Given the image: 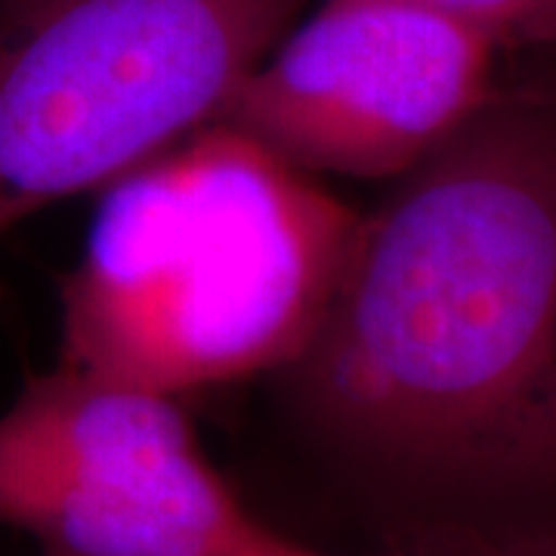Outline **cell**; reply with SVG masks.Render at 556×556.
<instances>
[{"label": "cell", "instance_id": "cell-2", "mask_svg": "<svg viewBox=\"0 0 556 556\" xmlns=\"http://www.w3.org/2000/svg\"><path fill=\"white\" fill-rule=\"evenodd\" d=\"M362 214L214 121L100 192L62 281V365L177 399L285 371L338 291Z\"/></svg>", "mask_w": 556, "mask_h": 556}, {"label": "cell", "instance_id": "cell-7", "mask_svg": "<svg viewBox=\"0 0 556 556\" xmlns=\"http://www.w3.org/2000/svg\"><path fill=\"white\" fill-rule=\"evenodd\" d=\"M380 556H556V532H544V535L405 532L380 541Z\"/></svg>", "mask_w": 556, "mask_h": 556}, {"label": "cell", "instance_id": "cell-3", "mask_svg": "<svg viewBox=\"0 0 556 556\" xmlns=\"http://www.w3.org/2000/svg\"><path fill=\"white\" fill-rule=\"evenodd\" d=\"M306 0H0V236L214 124Z\"/></svg>", "mask_w": 556, "mask_h": 556}, {"label": "cell", "instance_id": "cell-8", "mask_svg": "<svg viewBox=\"0 0 556 556\" xmlns=\"http://www.w3.org/2000/svg\"><path fill=\"white\" fill-rule=\"evenodd\" d=\"M248 556H334V554H325V551H318V547H313V544H306V541H300V538L281 532V529L273 526V522H266Z\"/></svg>", "mask_w": 556, "mask_h": 556}, {"label": "cell", "instance_id": "cell-5", "mask_svg": "<svg viewBox=\"0 0 556 556\" xmlns=\"http://www.w3.org/2000/svg\"><path fill=\"white\" fill-rule=\"evenodd\" d=\"M501 53L412 0H321L248 72L219 121L318 179L396 182L492 102Z\"/></svg>", "mask_w": 556, "mask_h": 556}, {"label": "cell", "instance_id": "cell-1", "mask_svg": "<svg viewBox=\"0 0 556 556\" xmlns=\"http://www.w3.org/2000/svg\"><path fill=\"white\" fill-rule=\"evenodd\" d=\"M380 541L556 532V90H501L362 214L285 371Z\"/></svg>", "mask_w": 556, "mask_h": 556}, {"label": "cell", "instance_id": "cell-4", "mask_svg": "<svg viewBox=\"0 0 556 556\" xmlns=\"http://www.w3.org/2000/svg\"><path fill=\"white\" fill-rule=\"evenodd\" d=\"M0 526L40 556H248L266 519L182 402L60 362L0 412Z\"/></svg>", "mask_w": 556, "mask_h": 556}, {"label": "cell", "instance_id": "cell-6", "mask_svg": "<svg viewBox=\"0 0 556 556\" xmlns=\"http://www.w3.org/2000/svg\"><path fill=\"white\" fill-rule=\"evenodd\" d=\"M477 28L501 50H554L556 0H412Z\"/></svg>", "mask_w": 556, "mask_h": 556}]
</instances>
